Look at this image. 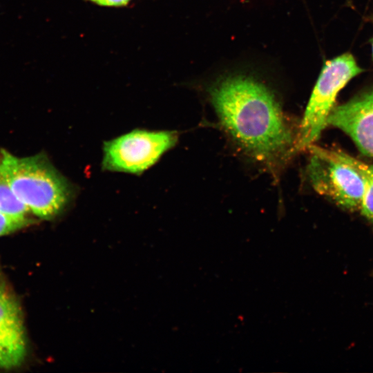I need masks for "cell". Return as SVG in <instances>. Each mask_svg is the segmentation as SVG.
<instances>
[{
	"label": "cell",
	"mask_w": 373,
	"mask_h": 373,
	"mask_svg": "<svg viewBox=\"0 0 373 373\" xmlns=\"http://www.w3.org/2000/svg\"><path fill=\"white\" fill-rule=\"evenodd\" d=\"M219 120L246 155L276 174L296 153L297 133L272 92L251 78L224 79L210 90Z\"/></svg>",
	"instance_id": "cell-1"
},
{
	"label": "cell",
	"mask_w": 373,
	"mask_h": 373,
	"mask_svg": "<svg viewBox=\"0 0 373 373\" xmlns=\"http://www.w3.org/2000/svg\"><path fill=\"white\" fill-rule=\"evenodd\" d=\"M0 176L29 213L40 219L55 218L75 196L73 184L43 153L19 157L2 149Z\"/></svg>",
	"instance_id": "cell-2"
},
{
	"label": "cell",
	"mask_w": 373,
	"mask_h": 373,
	"mask_svg": "<svg viewBox=\"0 0 373 373\" xmlns=\"http://www.w3.org/2000/svg\"><path fill=\"white\" fill-rule=\"evenodd\" d=\"M362 72L350 53L342 54L324 64L298 130L296 152L308 149L318 140L328 126L338 94Z\"/></svg>",
	"instance_id": "cell-3"
},
{
	"label": "cell",
	"mask_w": 373,
	"mask_h": 373,
	"mask_svg": "<svg viewBox=\"0 0 373 373\" xmlns=\"http://www.w3.org/2000/svg\"><path fill=\"white\" fill-rule=\"evenodd\" d=\"M307 175L313 189L349 211H359L364 192V179L352 156L314 144L311 146Z\"/></svg>",
	"instance_id": "cell-4"
},
{
	"label": "cell",
	"mask_w": 373,
	"mask_h": 373,
	"mask_svg": "<svg viewBox=\"0 0 373 373\" xmlns=\"http://www.w3.org/2000/svg\"><path fill=\"white\" fill-rule=\"evenodd\" d=\"M178 137L173 131L133 130L104 143L102 168L141 174L175 145Z\"/></svg>",
	"instance_id": "cell-5"
},
{
	"label": "cell",
	"mask_w": 373,
	"mask_h": 373,
	"mask_svg": "<svg viewBox=\"0 0 373 373\" xmlns=\"http://www.w3.org/2000/svg\"><path fill=\"white\" fill-rule=\"evenodd\" d=\"M26 354V338L19 300L0 275V370L19 366Z\"/></svg>",
	"instance_id": "cell-6"
},
{
	"label": "cell",
	"mask_w": 373,
	"mask_h": 373,
	"mask_svg": "<svg viewBox=\"0 0 373 373\" xmlns=\"http://www.w3.org/2000/svg\"><path fill=\"white\" fill-rule=\"evenodd\" d=\"M327 124L342 131L363 154L373 157V87L334 107Z\"/></svg>",
	"instance_id": "cell-7"
},
{
	"label": "cell",
	"mask_w": 373,
	"mask_h": 373,
	"mask_svg": "<svg viewBox=\"0 0 373 373\" xmlns=\"http://www.w3.org/2000/svg\"><path fill=\"white\" fill-rule=\"evenodd\" d=\"M353 164L364 179L365 187L360 211L373 222V164H368L352 157Z\"/></svg>",
	"instance_id": "cell-8"
},
{
	"label": "cell",
	"mask_w": 373,
	"mask_h": 373,
	"mask_svg": "<svg viewBox=\"0 0 373 373\" xmlns=\"http://www.w3.org/2000/svg\"><path fill=\"white\" fill-rule=\"evenodd\" d=\"M0 211L19 216H28V209L17 198L7 182L0 176Z\"/></svg>",
	"instance_id": "cell-9"
},
{
	"label": "cell",
	"mask_w": 373,
	"mask_h": 373,
	"mask_svg": "<svg viewBox=\"0 0 373 373\" xmlns=\"http://www.w3.org/2000/svg\"><path fill=\"white\" fill-rule=\"evenodd\" d=\"M32 223L28 216H19L0 211V236L19 231Z\"/></svg>",
	"instance_id": "cell-10"
},
{
	"label": "cell",
	"mask_w": 373,
	"mask_h": 373,
	"mask_svg": "<svg viewBox=\"0 0 373 373\" xmlns=\"http://www.w3.org/2000/svg\"><path fill=\"white\" fill-rule=\"evenodd\" d=\"M90 1L103 6H123L131 0H90Z\"/></svg>",
	"instance_id": "cell-11"
},
{
	"label": "cell",
	"mask_w": 373,
	"mask_h": 373,
	"mask_svg": "<svg viewBox=\"0 0 373 373\" xmlns=\"http://www.w3.org/2000/svg\"><path fill=\"white\" fill-rule=\"evenodd\" d=\"M371 48H372V58H373V35L371 39Z\"/></svg>",
	"instance_id": "cell-12"
}]
</instances>
